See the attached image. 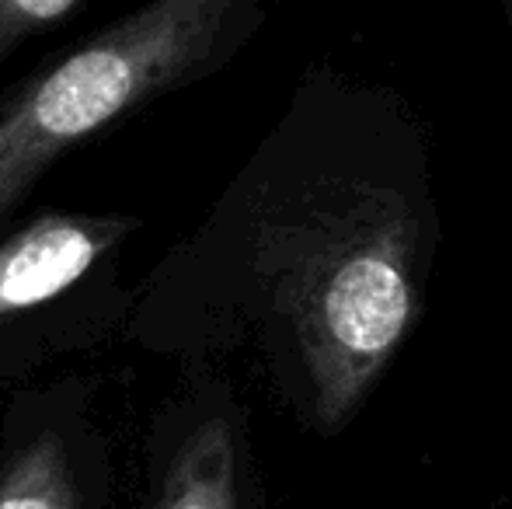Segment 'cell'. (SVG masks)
Segmentation results:
<instances>
[{"mask_svg":"<svg viewBox=\"0 0 512 509\" xmlns=\"http://www.w3.org/2000/svg\"><path fill=\"white\" fill-rule=\"evenodd\" d=\"M443 248L432 136L394 84L310 63L213 206L133 283L126 335L178 367L248 360L338 436L415 335Z\"/></svg>","mask_w":512,"mask_h":509,"instance_id":"obj_1","label":"cell"},{"mask_svg":"<svg viewBox=\"0 0 512 509\" xmlns=\"http://www.w3.org/2000/svg\"><path fill=\"white\" fill-rule=\"evenodd\" d=\"M265 21L269 0H143L0 91V234L70 150L227 70Z\"/></svg>","mask_w":512,"mask_h":509,"instance_id":"obj_2","label":"cell"},{"mask_svg":"<svg viewBox=\"0 0 512 509\" xmlns=\"http://www.w3.org/2000/svg\"><path fill=\"white\" fill-rule=\"evenodd\" d=\"M140 227L136 213L42 210L0 234V394L126 335L122 258Z\"/></svg>","mask_w":512,"mask_h":509,"instance_id":"obj_3","label":"cell"},{"mask_svg":"<svg viewBox=\"0 0 512 509\" xmlns=\"http://www.w3.org/2000/svg\"><path fill=\"white\" fill-rule=\"evenodd\" d=\"M0 509H119L115 447L88 377L28 384L0 419Z\"/></svg>","mask_w":512,"mask_h":509,"instance_id":"obj_4","label":"cell"},{"mask_svg":"<svg viewBox=\"0 0 512 509\" xmlns=\"http://www.w3.org/2000/svg\"><path fill=\"white\" fill-rule=\"evenodd\" d=\"M136 509H265L248 408L220 370L182 367L157 405Z\"/></svg>","mask_w":512,"mask_h":509,"instance_id":"obj_5","label":"cell"},{"mask_svg":"<svg viewBox=\"0 0 512 509\" xmlns=\"http://www.w3.org/2000/svg\"><path fill=\"white\" fill-rule=\"evenodd\" d=\"M84 0H0V67L39 35L53 32Z\"/></svg>","mask_w":512,"mask_h":509,"instance_id":"obj_6","label":"cell"},{"mask_svg":"<svg viewBox=\"0 0 512 509\" xmlns=\"http://www.w3.org/2000/svg\"><path fill=\"white\" fill-rule=\"evenodd\" d=\"M495 4H499L502 18H506V25H509V32H512V0H495Z\"/></svg>","mask_w":512,"mask_h":509,"instance_id":"obj_7","label":"cell"}]
</instances>
